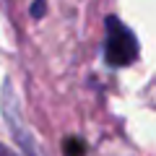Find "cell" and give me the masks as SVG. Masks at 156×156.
Listing matches in <instances>:
<instances>
[{"label": "cell", "mask_w": 156, "mask_h": 156, "mask_svg": "<svg viewBox=\"0 0 156 156\" xmlns=\"http://www.w3.org/2000/svg\"><path fill=\"white\" fill-rule=\"evenodd\" d=\"M0 156H16V154H13V151H8L5 146H0Z\"/></svg>", "instance_id": "obj_3"}, {"label": "cell", "mask_w": 156, "mask_h": 156, "mask_svg": "<svg viewBox=\"0 0 156 156\" xmlns=\"http://www.w3.org/2000/svg\"><path fill=\"white\" fill-rule=\"evenodd\" d=\"M34 16H42V11H44V0H39V3H34Z\"/></svg>", "instance_id": "obj_2"}, {"label": "cell", "mask_w": 156, "mask_h": 156, "mask_svg": "<svg viewBox=\"0 0 156 156\" xmlns=\"http://www.w3.org/2000/svg\"><path fill=\"white\" fill-rule=\"evenodd\" d=\"M104 57L112 68H125L138 57V42L133 31L122 21L109 18L107 21V44H104Z\"/></svg>", "instance_id": "obj_1"}]
</instances>
